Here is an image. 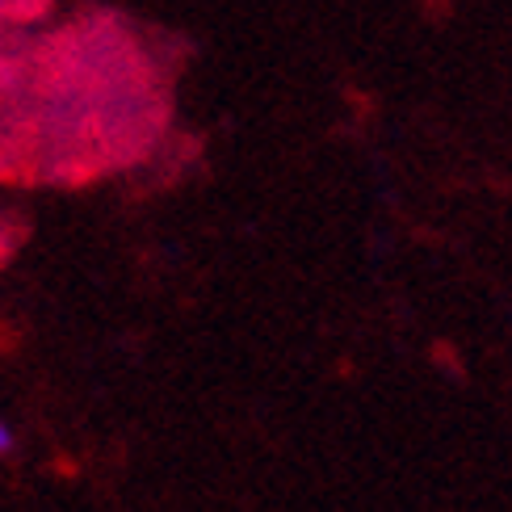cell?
<instances>
[{
	"label": "cell",
	"instance_id": "1",
	"mask_svg": "<svg viewBox=\"0 0 512 512\" xmlns=\"http://www.w3.org/2000/svg\"><path fill=\"white\" fill-rule=\"evenodd\" d=\"M17 450V433H13V424L0 416V458H9Z\"/></svg>",
	"mask_w": 512,
	"mask_h": 512
}]
</instances>
